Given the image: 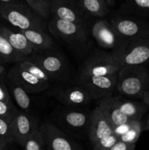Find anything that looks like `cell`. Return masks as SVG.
<instances>
[{
    "label": "cell",
    "instance_id": "cell-40",
    "mask_svg": "<svg viewBox=\"0 0 149 150\" xmlns=\"http://www.w3.org/2000/svg\"><path fill=\"white\" fill-rule=\"evenodd\" d=\"M0 150H4V149H3L2 147H1V146H0Z\"/></svg>",
    "mask_w": 149,
    "mask_h": 150
},
{
    "label": "cell",
    "instance_id": "cell-4",
    "mask_svg": "<svg viewBox=\"0 0 149 150\" xmlns=\"http://www.w3.org/2000/svg\"><path fill=\"white\" fill-rule=\"evenodd\" d=\"M27 59L42 67L49 76L51 82L61 84L70 81L71 68L69 63L55 49L36 51Z\"/></svg>",
    "mask_w": 149,
    "mask_h": 150
},
{
    "label": "cell",
    "instance_id": "cell-33",
    "mask_svg": "<svg viewBox=\"0 0 149 150\" xmlns=\"http://www.w3.org/2000/svg\"><path fill=\"white\" fill-rule=\"evenodd\" d=\"M136 144L128 143L121 140H118L115 144L111 147L110 150H134Z\"/></svg>",
    "mask_w": 149,
    "mask_h": 150
},
{
    "label": "cell",
    "instance_id": "cell-18",
    "mask_svg": "<svg viewBox=\"0 0 149 150\" xmlns=\"http://www.w3.org/2000/svg\"><path fill=\"white\" fill-rule=\"evenodd\" d=\"M0 31L7 38L15 49L25 54L28 57L37 51L24 34L22 33L20 30H12L4 25H0Z\"/></svg>",
    "mask_w": 149,
    "mask_h": 150
},
{
    "label": "cell",
    "instance_id": "cell-21",
    "mask_svg": "<svg viewBox=\"0 0 149 150\" xmlns=\"http://www.w3.org/2000/svg\"><path fill=\"white\" fill-rule=\"evenodd\" d=\"M7 85L9 92L10 93H11L13 99L15 100L20 111H23L24 112L32 113V103L29 95V94L21 86L10 81L8 79H7Z\"/></svg>",
    "mask_w": 149,
    "mask_h": 150
},
{
    "label": "cell",
    "instance_id": "cell-39",
    "mask_svg": "<svg viewBox=\"0 0 149 150\" xmlns=\"http://www.w3.org/2000/svg\"><path fill=\"white\" fill-rule=\"evenodd\" d=\"M105 1H106V3H107V4H108V2H109V1H110V0H105Z\"/></svg>",
    "mask_w": 149,
    "mask_h": 150
},
{
    "label": "cell",
    "instance_id": "cell-2",
    "mask_svg": "<svg viewBox=\"0 0 149 150\" xmlns=\"http://www.w3.org/2000/svg\"><path fill=\"white\" fill-rule=\"evenodd\" d=\"M149 86V70L145 65L121 67L118 72L116 89L121 95L141 99Z\"/></svg>",
    "mask_w": 149,
    "mask_h": 150
},
{
    "label": "cell",
    "instance_id": "cell-37",
    "mask_svg": "<svg viewBox=\"0 0 149 150\" xmlns=\"http://www.w3.org/2000/svg\"><path fill=\"white\" fill-rule=\"evenodd\" d=\"M4 71H5V68H4V67L3 66V64L0 63V76L4 75Z\"/></svg>",
    "mask_w": 149,
    "mask_h": 150
},
{
    "label": "cell",
    "instance_id": "cell-32",
    "mask_svg": "<svg viewBox=\"0 0 149 150\" xmlns=\"http://www.w3.org/2000/svg\"><path fill=\"white\" fill-rule=\"evenodd\" d=\"M0 100L8 103H13L7 83L4 78V75L0 76Z\"/></svg>",
    "mask_w": 149,
    "mask_h": 150
},
{
    "label": "cell",
    "instance_id": "cell-35",
    "mask_svg": "<svg viewBox=\"0 0 149 150\" xmlns=\"http://www.w3.org/2000/svg\"><path fill=\"white\" fill-rule=\"evenodd\" d=\"M142 100H143L145 103L147 104L148 105H149V90L146 91L145 93L143 95V98H142Z\"/></svg>",
    "mask_w": 149,
    "mask_h": 150
},
{
    "label": "cell",
    "instance_id": "cell-5",
    "mask_svg": "<svg viewBox=\"0 0 149 150\" xmlns=\"http://www.w3.org/2000/svg\"><path fill=\"white\" fill-rule=\"evenodd\" d=\"M48 29L51 35L72 48H81L89 41V32L86 23L68 21L52 16Z\"/></svg>",
    "mask_w": 149,
    "mask_h": 150
},
{
    "label": "cell",
    "instance_id": "cell-23",
    "mask_svg": "<svg viewBox=\"0 0 149 150\" xmlns=\"http://www.w3.org/2000/svg\"><path fill=\"white\" fill-rule=\"evenodd\" d=\"M77 1L89 16L102 18L108 13V4L105 0H78Z\"/></svg>",
    "mask_w": 149,
    "mask_h": 150
},
{
    "label": "cell",
    "instance_id": "cell-16",
    "mask_svg": "<svg viewBox=\"0 0 149 150\" xmlns=\"http://www.w3.org/2000/svg\"><path fill=\"white\" fill-rule=\"evenodd\" d=\"M113 127L99 107L96 105L91 111L88 138L93 145L101 138L113 133Z\"/></svg>",
    "mask_w": 149,
    "mask_h": 150
},
{
    "label": "cell",
    "instance_id": "cell-30",
    "mask_svg": "<svg viewBox=\"0 0 149 150\" xmlns=\"http://www.w3.org/2000/svg\"><path fill=\"white\" fill-rule=\"evenodd\" d=\"M18 109L13 103H8L0 100V117L11 122Z\"/></svg>",
    "mask_w": 149,
    "mask_h": 150
},
{
    "label": "cell",
    "instance_id": "cell-20",
    "mask_svg": "<svg viewBox=\"0 0 149 150\" xmlns=\"http://www.w3.org/2000/svg\"><path fill=\"white\" fill-rule=\"evenodd\" d=\"M20 31L24 34L26 38L34 45L37 51L55 49L56 45L53 40L51 36L45 32V31L36 29H24Z\"/></svg>",
    "mask_w": 149,
    "mask_h": 150
},
{
    "label": "cell",
    "instance_id": "cell-15",
    "mask_svg": "<svg viewBox=\"0 0 149 150\" xmlns=\"http://www.w3.org/2000/svg\"><path fill=\"white\" fill-rule=\"evenodd\" d=\"M15 142L22 146L27 138L39 128L37 118L32 113L24 112L18 110L10 122Z\"/></svg>",
    "mask_w": 149,
    "mask_h": 150
},
{
    "label": "cell",
    "instance_id": "cell-19",
    "mask_svg": "<svg viewBox=\"0 0 149 150\" xmlns=\"http://www.w3.org/2000/svg\"><path fill=\"white\" fill-rule=\"evenodd\" d=\"M116 100L121 112L129 120H142L149 108V105L143 100H129L120 97H116Z\"/></svg>",
    "mask_w": 149,
    "mask_h": 150
},
{
    "label": "cell",
    "instance_id": "cell-25",
    "mask_svg": "<svg viewBox=\"0 0 149 150\" xmlns=\"http://www.w3.org/2000/svg\"><path fill=\"white\" fill-rule=\"evenodd\" d=\"M28 6L34 13L45 20L51 18V13L49 0H25Z\"/></svg>",
    "mask_w": 149,
    "mask_h": 150
},
{
    "label": "cell",
    "instance_id": "cell-9",
    "mask_svg": "<svg viewBox=\"0 0 149 150\" xmlns=\"http://www.w3.org/2000/svg\"><path fill=\"white\" fill-rule=\"evenodd\" d=\"M112 28L124 40L149 38V24L143 21L125 16H114L110 21Z\"/></svg>",
    "mask_w": 149,
    "mask_h": 150
},
{
    "label": "cell",
    "instance_id": "cell-28",
    "mask_svg": "<svg viewBox=\"0 0 149 150\" xmlns=\"http://www.w3.org/2000/svg\"><path fill=\"white\" fill-rule=\"evenodd\" d=\"M128 10L143 16H149V0H128Z\"/></svg>",
    "mask_w": 149,
    "mask_h": 150
},
{
    "label": "cell",
    "instance_id": "cell-11",
    "mask_svg": "<svg viewBox=\"0 0 149 150\" xmlns=\"http://www.w3.org/2000/svg\"><path fill=\"white\" fill-rule=\"evenodd\" d=\"M46 149L50 150H80L83 149L72 136L61 130L51 121L39 125Z\"/></svg>",
    "mask_w": 149,
    "mask_h": 150
},
{
    "label": "cell",
    "instance_id": "cell-34",
    "mask_svg": "<svg viewBox=\"0 0 149 150\" xmlns=\"http://www.w3.org/2000/svg\"><path fill=\"white\" fill-rule=\"evenodd\" d=\"M141 125H142V130H149V116L146 117L145 120H141Z\"/></svg>",
    "mask_w": 149,
    "mask_h": 150
},
{
    "label": "cell",
    "instance_id": "cell-17",
    "mask_svg": "<svg viewBox=\"0 0 149 150\" xmlns=\"http://www.w3.org/2000/svg\"><path fill=\"white\" fill-rule=\"evenodd\" d=\"M96 105L102 109L112 127L124 124L129 120L120 110L115 96L110 95L100 98L96 101Z\"/></svg>",
    "mask_w": 149,
    "mask_h": 150
},
{
    "label": "cell",
    "instance_id": "cell-29",
    "mask_svg": "<svg viewBox=\"0 0 149 150\" xmlns=\"http://www.w3.org/2000/svg\"><path fill=\"white\" fill-rule=\"evenodd\" d=\"M118 140V137L113 133L100 139L91 145L92 148L96 150H110L111 147Z\"/></svg>",
    "mask_w": 149,
    "mask_h": 150
},
{
    "label": "cell",
    "instance_id": "cell-3",
    "mask_svg": "<svg viewBox=\"0 0 149 150\" xmlns=\"http://www.w3.org/2000/svg\"><path fill=\"white\" fill-rule=\"evenodd\" d=\"M4 20L14 27L24 29L45 31V20L29 6L19 1L4 3L0 1V21Z\"/></svg>",
    "mask_w": 149,
    "mask_h": 150
},
{
    "label": "cell",
    "instance_id": "cell-27",
    "mask_svg": "<svg viewBox=\"0 0 149 150\" xmlns=\"http://www.w3.org/2000/svg\"><path fill=\"white\" fill-rule=\"evenodd\" d=\"M17 63H18V64L20 67H22L23 69H25L28 72L32 73L35 77L38 78L39 79H41V80L44 81L51 82L49 76L45 73V70L42 67H39V65L35 64V63L29 61L28 59H25L23 61H20Z\"/></svg>",
    "mask_w": 149,
    "mask_h": 150
},
{
    "label": "cell",
    "instance_id": "cell-6",
    "mask_svg": "<svg viewBox=\"0 0 149 150\" xmlns=\"http://www.w3.org/2000/svg\"><path fill=\"white\" fill-rule=\"evenodd\" d=\"M120 67L145 65L149 63V38L125 40L118 48L112 51Z\"/></svg>",
    "mask_w": 149,
    "mask_h": 150
},
{
    "label": "cell",
    "instance_id": "cell-38",
    "mask_svg": "<svg viewBox=\"0 0 149 150\" xmlns=\"http://www.w3.org/2000/svg\"><path fill=\"white\" fill-rule=\"evenodd\" d=\"M0 1L4 3H12L16 2V1H18V0H0Z\"/></svg>",
    "mask_w": 149,
    "mask_h": 150
},
{
    "label": "cell",
    "instance_id": "cell-14",
    "mask_svg": "<svg viewBox=\"0 0 149 150\" xmlns=\"http://www.w3.org/2000/svg\"><path fill=\"white\" fill-rule=\"evenodd\" d=\"M91 35L100 47L112 51L119 48L125 40L118 36L110 22L100 19L93 23L91 26Z\"/></svg>",
    "mask_w": 149,
    "mask_h": 150
},
{
    "label": "cell",
    "instance_id": "cell-1",
    "mask_svg": "<svg viewBox=\"0 0 149 150\" xmlns=\"http://www.w3.org/2000/svg\"><path fill=\"white\" fill-rule=\"evenodd\" d=\"M91 111L63 105L51 114V122L72 137L83 140L88 137Z\"/></svg>",
    "mask_w": 149,
    "mask_h": 150
},
{
    "label": "cell",
    "instance_id": "cell-10",
    "mask_svg": "<svg viewBox=\"0 0 149 150\" xmlns=\"http://www.w3.org/2000/svg\"><path fill=\"white\" fill-rule=\"evenodd\" d=\"M117 77L118 73L106 76L78 75L76 81L89 91L93 100H97L112 95L116 88Z\"/></svg>",
    "mask_w": 149,
    "mask_h": 150
},
{
    "label": "cell",
    "instance_id": "cell-24",
    "mask_svg": "<svg viewBox=\"0 0 149 150\" xmlns=\"http://www.w3.org/2000/svg\"><path fill=\"white\" fill-rule=\"evenodd\" d=\"M21 146L26 150H45L46 149L39 127L27 138Z\"/></svg>",
    "mask_w": 149,
    "mask_h": 150
},
{
    "label": "cell",
    "instance_id": "cell-8",
    "mask_svg": "<svg viewBox=\"0 0 149 150\" xmlns=\"http://www.w3.org/2000/svg\"><path fill=\"white\" fill-rule=\"evenodd\" d=\"M62 105L69 107L85 108L91 103L93 98L89 91L81 84L61 83L56 85L48 92Z\"/></svg>",
    "mask_w": 149,
    "mask_h": 150
},
{
    "label": "cell",
    "instance_id": "cell-12",
    "mask_svg": "<svg viewBox=\"0 0 149 150\" xmlns=\"http://www.w3.org/2000/svg\"><path fill=\"white\" fill-rule=\"evenodd\" d=\"M7 79L19 85L29 94H39L51 87V82L44 81L20 67L16 63L8 72Z\"/></svg>",
    "mask_w": 149,
    "mask_h": 150
},
{
    "label": "cell",
    "instance_id": "cell-41",
    "mask_svg": "<svg viewBox=\"0 0 149 150\" xmlns=\"http://www.w3.org/2000/svg\"><path fill=\"white\" fill-rule=\"evenodd\" d=\"M147 90H149V86H148V89Z\"/></svg>",
    "mask_w": 149,
    "mask_h": 150
},
{
    "label": "cell",
    "instance_id": "cell-26",
    "mask_svg": "<svg viewBox=\"0 0 149 150\" xmlns=\"http://www.w3.org/2000/svg\"><path fill=\"white\" fill-rule=\"evenodd\" d=\"M142 130L141 120H133L131 127L124 134L118 138V140L124 141L128 143L136 144L140 138Z\"/></svg>",
    "mask_w": 149,
    "mask_h": 150
},
{
    "label": "cell",
    "instance_id": "cell-13",
    "mask_svg": "<svg viewBox=\"0 0 149 150\" xmlns=\"http://www.w3.org/2000/svg\"><path fill=\"white\" fill-rule=\"evenodd\" d=\"M52 16L77 23H86L90 16L75 0H49Z\"/></svg>",
    "mask_w": 149,
    "mask_h": 150
},
{
    "label": "cell",
    "instance_id": "cell-7",
    "mask_svg": "<svg viewBox=\"0 0 149 150\" xmlns=\"http://www.w3.org/2000/svg\"><path fill=\"white\" fill-rule=\"evenodd\" d=\"M120 68L112 52L95 51L83 62L78 75L106 76L118 73Z\"/></svg>",
    "mask_w": 149,
    "mask_h": 150
},
{
    "label": "cell",
    "instance_id": "cell-31",
    "mask_svg": "<svg viewBox=\"0 0 149 150\" xmlns=\"http://www.w3.org/2000/svg\"><path fill=\"white\" fill-rule=\"evenodd\" d=\"M0 136L10 144L15 142L10 122L0 117Z\"/></svg>",
    "mask_w": 149,
    "mask_h": 150
},
{
    "label": "cell",
    "instance_id": "cell-22",
    "mask_svg": "<svg viewBox=\"0 0 149 150\" xmlns=\"http://www.w3.org/2000/svg\"><path fill=\"white\" fill-rule=\"evenodd\" d=\"M0 57L4 63L19 62L27 59L28 57L13 48L8 40L0 31Z\"/></svg>",
    "mask_w": 149,
    "mask_h": 150
},
{
    "label": "cell",
    "instance_id": "cell-36",
    "mask_svg": "<svg viewBox=\"0 0 149 150\" xmlns=\"http://www.w3.org/2000/svg\"><path fill=\"white\" fill-rule=\"evenodd\" d=\"M9 145V144L0 136V146L2 147L4 149H7V146Z\"/></svg>",
    "mask_w": 149,
    "mask_h": 150
}]
</instances>
